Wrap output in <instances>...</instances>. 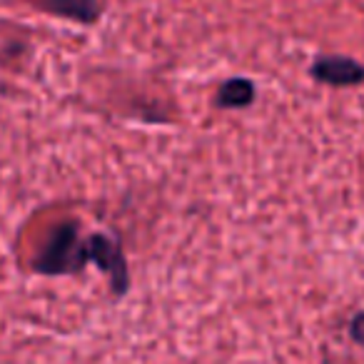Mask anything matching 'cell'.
I'll use <instances>...</instances> for the list:
<instances>
[{"instance_id":"cell-4","label":"cell","mask_w":364,"mask_h":364,"mask_svg":"<svg viewBox=\"0 0 364 364\" xmlns=\"http://www.w3.org/2000/svg\"><path fill=\"white\" fill-rule=\"evenodd\" d=\"M38 6L77 23H95L97 16H100L97 0H38Z\"/></svg>"},{"instance_id":"cell-6","label":"cell","mask_w":364,"mask_h":364,"mask_svg":"<svg viewBox=\"0 0 364 364\" xmlns=\"http://www.w3.org/2000/svg\"><path fill=\"white\" fill-rule=\"evenodd\" d=\"M349 337L364 347V312H359L352 317V322H349Z\"/></svg>"},{"instance_id":"cell-2","label":"cell","mask_w":364,"mask_h":364,"mask_svg":"<svg viewBox=\"0 0 364 364\" xmlns=\"http://www.w3.org/2000/svg\"><path fill=\"white\" fill-rule=\"evenodd\" d=\"M85 262H95L102 272L110 277L112 292L120 297L130 287V277H127V264L122 257V250L115 240L105 237V235H92L85 242Z\"/></svg>"},{"instance_id":"cell-5","label":"cell","mask_w":364,"mask_h":364,"mask_svg":"<svg viewBox=\"0 0 364 364\" xmlns=\"http://www.w3.org/2000/svg\"><path fill=\"white\" fill-rule=\"evenodd\" d=\"M255 97V85L247 77H232L220 87V105L223 107H245Z\"/></svg>"},{"instance_id":"cell-3","label":"cell","mask_w":364,"mask_h":364,"mask_svg":"<svg viewBox=\"0 0 364 364\" xmlns=\"http://www.w3.org/2000/svg\"><path fill=\"white\" fill-rule=\"evenodd\" d=\"M312 75L319 82H327V85H357L364 80V68L359 65L352 58H342V55H324L317 58L312 65Z\"/></svg>"},{"instance_id":"cell-1","label":"cell","mask_w":364,"mask_h":364,"mask_svg":"<svg viewBox=\"0 0 364 364\" xmlns=\"http://www.w3.org/2000/svg\"><path fill=\"white\" fill-rule=\"evenodd\" d=\"M85 242L77 240V225H63L43 247L36 269L43 274H70L85 267Z\"/></svg>"}]
</instances>
